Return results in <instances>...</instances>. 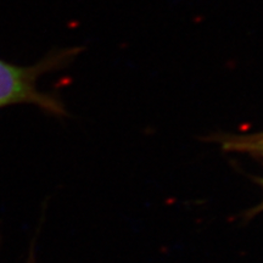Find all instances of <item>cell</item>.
<instances>
[{"label":"cell","mask_w":263,"mask_h":263,"mask_svg":"<svg viewBox=\"0 0 263 263\" xmlns=\"http://www.w3.org/2000/svg\"><path fill=\"white\" fill-rule=\"evenodd\" d=\"M83 48L55 49L32 66H17L0 59V108L16 104H32L54 116H67L61 99L38 88V80L50 72L68 67Z\"/></svg>","instance_id":"1"},{"label":"cell","mask_w":263,"mask_h":263,"mask_svg":"<svg viewBox=\"0 0 263 263\" xmlns=\"http://www.w3.org/2000/svg\"><path fill=\"white\" fill-rule=\"evenodd\" d=\"M210 139L221 145L226 153L244 154L263 160V130L244 134H216Z\"/></svg>","instance_id":"2"},{"label":"cell","mask_w":263,"mask_h":263,"mask_svg":"<svg viewBox=\"0 0 263 263\" xmlns=\"http://www.w3.org/2000/svg\"><path fill=\"white\" fill-rule=\"evenodd\" d=\"M258 182H259V184H261V186H262V189H263V179H259ZM261 212H263V200L258 203L257 206L254 207V209L250 210L249 213H248V216L249 217H254V216L258 215V213H261Z\"/></svg>","instance_id":"3"}]
</instances>
